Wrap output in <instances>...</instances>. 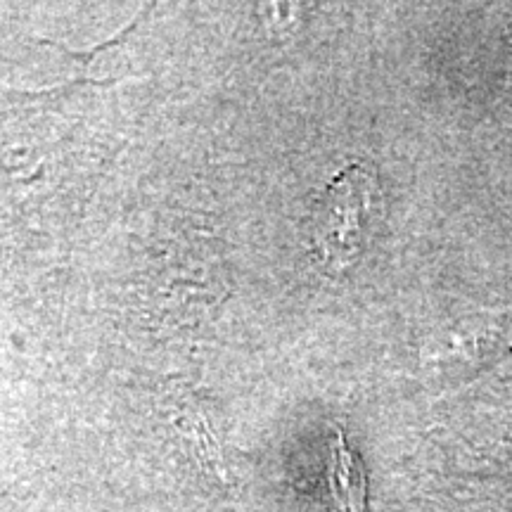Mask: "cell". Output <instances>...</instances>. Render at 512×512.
<instances>
[{
	"label": "cell",
	"mask_w": 512,
	"mask_h": 512,
	"mask_svg": "<svg viewBox=\"0 0 512 512\" xmlns=\"http://www.w3.org/2000/svg\"><path fill=\"white\" fill-rule=\"evenodd\" d=\"M382 211L380 183L363 164H351L325 185L311 204L306 233L313 254L332 271H344L361 256Z\"/></svg>",
	"instance_id": "obj_1"
},
{
	"label": "cell",
	"mask_w": 512,
	"mask_h": 512,
	"mask_svg": "<svg viewBox=\"0 0 512 512\" xmlns=\"http://www.w3.org/2000/svg\"><path fill=\"white\" fill-rule=\"evenodd\" d=\"M330 491L339 512H366L368 510V479L361 460L337 432L330 446L328 465Z\"/></svg>",
	"instance_id": "obj_2"
}]
</instances>
